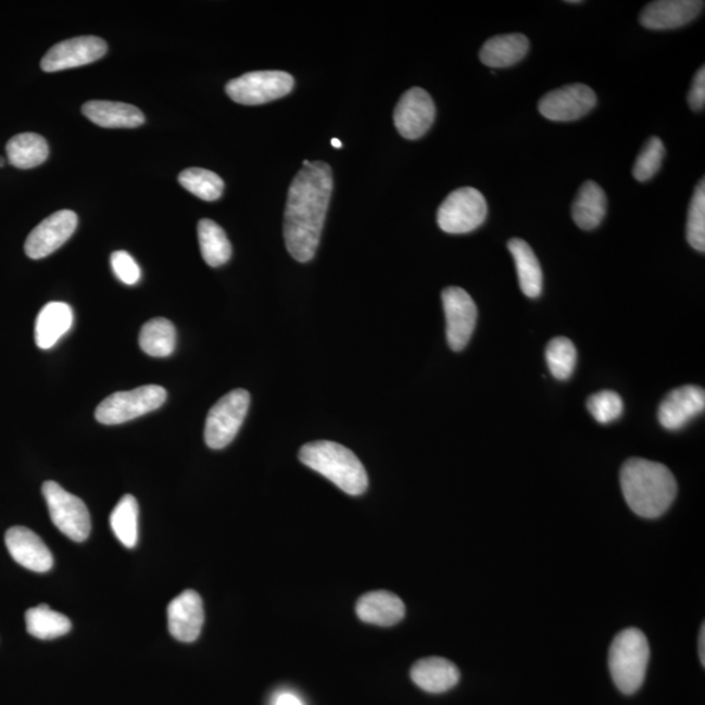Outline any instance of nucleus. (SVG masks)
<instances>
[{
	"label": "nucleus",
	"mask_w": 705,
	"mask_h": 705,
	"mask_svg": "<svg viewBox=\"0 0 705 705\" xmlns=\"http://www.w3.org/2000/svg\"><path fill=\"white\" fill-rule=\"evenodd\" d=\"M333 190L332 171L323 161H303L288 193L284 237L297 262L312 261L318 250Z\"/></svg>",
	"instance_id": "obj_1"
},
{
	"label": "nucleus",
	"mask_w": 705,
	"mask_h": 705,
	"mask_svg": "<svg viewBox=\"0 0 705 705\" xmlns=\"http://www.w3.org/2000/svg\"><path fill=\"white\" fill-rule=\"evenodd\" d=\"M620 488L629 507L644 519L663 516L678 493L676 477L668 467L640 457L624 464Z\"/></svg>",
	"instance_id": "obj_2"
},
{
	"label": "nucleus",
	"mask_w": 705,
	"mask_h": 705,
	"mask_svg": "<svg viewBox=\"0 0 705 705\" xmlns=\"http://www.w3.org/2000/svg\"><path fill=\"white\" fill-rule=\"evenodd\" d=\"M300 461L349 495L364 494L368 488L364 464L351 450L339 443L329 441L307 443L300 451Z\"/></svg>",
	"instance_id": "obj_3"
},
{
	"label": "nucleus",
	"mask_w": 705,
	"mask_h": 705,
	"mask_svg": "<svg viewBox=\"0 0 705 705\" xmlns=\"http://www.w3.org/2000/svg\"><path fill=\"white\" fill-rule=\"evenodd\" d=\"M651 650L643 631L626 629L614 638L609 650V669L614 683L625 695L642 688L649 669Z\"/></svg>",
	"instance_id": "obj_4"
},
{
	"label": "nucleus",
	"mask_w": 705,
	"mask_h": 705,
	"mask_svg": "<svg viewBox=\"0 0 705 705\" xmlns=\"http://www.w3.org/2000/svg\"><path fill=\"white\" fill-rule=\"evenodd\" d=\"M167 398L164 387L148 385L133 391L115 392L97 406L96 419L102 425H121L144 416L163 406Z\"/></svg>",
	"instance_id": "obj_5"
},
{
	"label": "nucleus",
	"mask_w": 705,
	"mask_h": 705,
	"mask_svg": "<svg viewBox=\"0 0 705 705\" xmlns=\"http://www.w3.org/2000/svg\"><path fill=\"white\" fill-rule=\"evenodd\" d=\"M488 217V203L482 193L471 187L451 192L439 206V228L449 235H465L480 228Z\"/></svg>",
	"instance_id": "obj_6"
},
{
	"label": "nucleus",
	"mask_w": 705,
	"mask_h": 705,
	"mask_svg": "<svg viewBox=\"0 0 705 705\" xmlns=\"http://www.w3.org/2000/svg\"><path fill=\"white\" fill-rule=\"evenodd\" d=\"M250 393L235 390L219 399L205 420L204 439L212 450H222L232 442L248 416Z\"/></svg>",
	"instance_id": "obj_7"
},
{
	"label": "nucleus",
	"mask_w": 705,
	"mask_h": 705,
	"mask_svg": "<svg viewBox=\"0 0 705 705\" xmlns=\"http://www.w3.org/2000/svg\"><path fill=\"white\" fill-rule=\"evenodd\" d=\"M293 87V76L284 71H255L230 80L226 95L241 105H263L286 97Z\"/></svg>",
	"instance_id": "obj_8"
},
{
	"label": "nucleus",
	"mask_w": 705,
	"mask_h": 705,
	"mask_svg": "<svg viewBox=\"0 0 705 705\" xmlns=\"http://www.w3.org/2000/svg\"><path fill=\"white\" fill-rule=\"evenodd\" d=\"M42 493L54 526L75 542L86 541L92 528L86 503L54 481L45 482Z\"/></svg>",
	"instance_id": "obj_9"
},
{
	"label": "nucleus",
	"mask_w": 705,
	"mask_h": 705,
	"mask_svg": "<svg viewBox=\"0 0 705 705\" xmlns=\"http://www.w3.org/2000/svg\"><path fill=\"white\" fill-rule=\"evenodd\" d=\"M436 103L425 89L414 87L401 96L394 108V127L403 138L417 140L429 131L436 121Z\"/></svg>",
	"instance_id": "obj_10"
},
{
	"label": "nucleus",
	"mask_w": 705,
	"mask_h": 705,
	"mask_svg": "<svg viewBox=\"0 0 705 705\" xmlns=\"http://www.w3.org/2000/svg\"><path fill=\"white\" fill-rule=\"evenodd\" d=\"M442 302L448 322V341L454 352H462L469 344L477 325V306L464 289L445 288Z\"/></svg>",
	"instance_id": "obj_11"
},
{
	"label": "nucleus",
	"mask_w": 705,
	"mask_h": 705,
	"mask_svg": "<svg viewBox=\"0 0 705 705\" xmlns=\"http://www.w3.org/2000/svg\"><path fill=\"white\" fill-rule=\"evenodd\" d=\"M597 105L596 93L584 84H571L543 96L540 113L549 121L572 122L583 118Z\"/></svg>",
	"instance_id": "obj_12"
},
{
	"label": "nucleus",
	"mask_w": 705,
	"mask_h": 705,
	"mask_svg": "<svg viewBox=\"0 0 705 705\" xmlns=\"http://www.w3.org/2000/svg\"><path fill=\"white\" fill-rule=\"evenodd\" d=\"M108 53V45L100 37L83 36L71 38L51 48L42 58L45 73H58L70 68L87 66L101 60Z\"/></svg>",
	"instance_id": "obj_13"
},
{
	"label": "nucleus",
	"mask_w": 705,
	"mask_h": 705,
	"mask_svg": "<svg viewBox=\"0 0 705 705\" xmlns=\"http://www.w3.org/2000/svg\"><path fill=\"white\" fill-rule=\"evenodd\" d=\"M77 228L73 211H60L37 225L25 241L24 250L30 259L47 257L68 241Z\"/></svg>",
	"instance_id": "obj_14"
},
{
	"label": "nucleus",
	"mask_w": 705,
	"mask_h": 705,
	"mask_svg": "<svg viewBox=\"0 0 705 705\" xmlns=\"http://www.w3.org/2000/svg\"><path fill=\"white\" fill-rule=\"evenodd\" d=\"M705 410L702 387L684 386L668 393L658 407V420L666 430L677 431L688 426Z\"/></svg>",
	"instance_id": "obj_15"
},
{
	"label": "nucleus",
	"mask_w": 705,
	"mask_h": 705,
	"mask_svg": "<svg viewBox=\"0 0 705 705\" xmlns=\"http://www.w3.org/2000/svg\"><path fill=\"white\" fill-rule=\"evenodd\" d=\"M703 9L701 0H657L645 5L640 24L651 30L677 29L695 21Z\"/></svg>",
	"instance_id": "obj_16"
},
{
	"label": "nucleus",
	"mask_w": 705,
	"mask_h": 705,
	"mask_svg": "<svg viewBox=\"0 0 705 705\" xmlns=\"http://www.w3.org/2000/svg\"><path fill=\"white\" fill-rule=\"evenodd\" d=\"M169 631L184 643H192L199 638L204 625L203 600L196 591H185L174 599L167 607Z\"/></svg>",
	"instance_id": "obj_17"
},
{
	"label": "nucleus",
	"mask_w": 705,
	"mask_h": 705,
	"mask_svg": "<svg viewBox=\"0 0 705 705\" xmlns=\"http://www.w3.org/2000/svg\"><path fill=\"white\" fill-rule=\"evenodd\" d=\"M5 546L18 565L34 572H48L53 567V555L40 536L25 527H14L5 533Z\"/></svg>",
	"instance_id": "obj_18"
},
{
	"label": "nucleus",
	"mask_w": 705,
	"mask_h": 705,
	"mask_svg": "<svg viewBox=\"0 0 705 705\" xmlns=\"http://www.w3.org/2000/svg\"><path fill=\"white\" fill-rule=\"evenodd\" d=\"M411 678L420 690L430 694H443L461 681V671L449 659L426 657L413 665Z\"/></svg>",
	"instance_id": "obj_19"
},
{
	"label": "nucleus",
	"mask_w": 705,
	"mask_h": 705,
	"mask_svg": "<svg viewBox=\"0 0 705 705\" xmlns=\"http://www.w3.org/2000/svg\"><path fill=\"white\" fill-rule=\"evenodd\" d=\"M355 612L362 622L391 627L405 617V605L398 594L387 591L368 592L357 601Z\"/></svg>",
	"instance_id": "obj_20"
},
{
	"label": "nucleus",
	"mask_w": 705,
	"mask_h": 705,
	"mask_svg": "<svg viewBox=\"0 0 705 705\" xmlns=\"http://www.w3.org/2000/svg\"><path fill=\"white\" fill-rule=\"evenodd\" d=\"M81 110L90 122L103 128H136L146 121L141 110L123 102L89 101Z\"/></svg>",
	"instance_id": "obj_21"
},
{
	"label": "nucleus",
	"mask_w": 705,
	"mask_h": 705,
	"mask_svg": "<svg viewBox=\"0 0 705 705\" xmlns=\"http://www.w3.org/2000/svg\"><path fill=\"white\" fill-rule=\"evenodd\" d=\"M74 313L67 303L50 302L43 306L36 319L35 339L38 348L48 351L73 326Z\"/></svg>",
	"instance_id": "obj_22"
},
{
	"label": "nucleus",
	"mask_w": 705,
	"mask_h": 705,
	"mask_svg": "<svg viewBox=\"0 0 705 705\" xmlns=\"http://www.w3.org/2000/svg\"><path fill=\"white\" fill-rule=\"evenodd\" d=\"M529 51L528 38L520 34L490 38L480 51V60L491 68H507L524 60Z\"/></svg>",
	"instance_id": "obj_23"
},
{
	"label": "nucleus",
	"mask_w": 705,
	"mask_h": 705,
	"mask_svg": "<svg viewBox=\"0 0 705 705\" xmlns=\"http://www.w3.org/2000/svg\"><path fill=\"white\" fill-rule=\"evenodd\" d=\"M607 210L606 193L596 182L588 180L580 187L572 204L575 224L583 230H593L604 222Z\"/></svg>",
	"instance_id": "obj_24"
},
{
	"label": "nucleus",
	"mask_w": 705,
	"mask_h": 705,
	"mask_svg": "<svg viewBox=\"0 0 705 705\" xmlns=\"http://www.w3.org/2000/svg\"><path fill=\"white\" fill-rule=\"evenodd\" d=\"M508 250L516 264L521 292L529 299H537L542 293L543 275L534 251L520 238L511 239Z\"/></svg>",
	"instance_id": "obj_25"
},
{
	"label": "nucleus",
	"mask_w": 705,
	"mask_h": 705,
	"mask_svg": "<svg viewBox=\"0 0 705 705\" xmlns=\"http://www.w3.org/2000/svg\"><path fill=\"white\" fill-rule=\"evenodd\" d=\"M8 159L12 166L17 169H34L40 166L49 158L48 141L41 135L24 133L14 136L9 141Z\"/></svg>",
	"instance_id": "obj_26"
},
{
	"label": "nucleus",
	"mask_w": 705,
	"mask_h": 705,
	"mask_svg": "<svg viewBox=\"0 0 705 705\" xmlns=\"http://www.w3.org/2000/svg\"><path fill=\"white\" fill-rule=\"evenodd\" d=\"M200 251L210 267H222L231 257V243L222 226L212 219H200L198 225Z\"/></svg>",
	"instance_id": "obj_27"
},
{
	"label": "nucleus",
	"mask_w": 705,
	"mask_h": 705,
	"mask_svg": "<svg viewBox=\"0 0 705 705\" xmlns=\"http://www.w3.org/2000/svg\"><path fill=\"white\" fill-rule=\"evenodd\" d=\"M177 332L171 320L156 318L141 328L139 345L151 357H169L176 349Z\"/></svg>",
	"instance_id": "obj_28"
},
{
	"label": "nucleus",
	"mask_w": 705,
	"mask_h": 705,
	"mask_svg": "<svg viewBox=\"0 0 705 705\" xmlns=\"http://www.w3.org/2000/svg\"><path fill=\"white\" fill-rule=\"evenodd\" d=\"M139 504L134 495H125L116 504L110 515V527H112L116 539L122 545L133 549L138 543L139 537Z\"/></svg>",
	"instance_id": "obj_29"
},
{
	"label": "nucleus",
	"mask_w": 705,
	"mask_h": 705,
	"mask_svg": "<svg viewBox=\"0 0 705 705\" xmlns=\"http://www.w3.org/2000/svg\"><path fill=\"white\" fill-rule=\"evenodd\" d=\"M25 624L30 635L41 640L60 638L71 630V620L49 605L32 607L25 613Z\"/></svg>",
	"instance_id": "obj_30"
},
{
	"label": "nucleus",
	"mask_w": 705,
	"mask_h": 705,
	"mask_svg": "<svg viewBox=\"0 0 705 705\" xmlns=\"http://www.w3.org/2000/svg\"><path fill=\"white\" fill-rule=\"evenodd\" d=\"M180 186L204 202H216L224 192V180L216 173L191 167L179 174Z\"/></svg>",
	"instance_id": "obj_31"
},
{
	"label": "nucleus",
	"mask_w": 705,
	"mask_h": 705,
	"mask_svg": "<svg viewBox=\"0 0 705 705\" xmlns=\"http://www.w3.org/2000/svg\"><path fill=\"white\" fill-rule=\"evenodd\" d=\"M578 352L570 339L556 338L549 342L546 362L550 373L558 380H567L577 367Z\"/></svg>",
	"instance_id": "obj_32"
},
{
	"label": "nucleus",
	"mask_w": 705,
	"mask_h": 705,
	"mask_svg": "<svg viewBox=\"0 0 705 705\" xmlns=\"http://www.w3.org/2000/svg\"><path fill=\"white\" fill-rule=\"evenodd\" d=\"M688 242L696 251H705V182L696 186L688 218Z\"/></svg>",
	"instance_id": "obj_33"
},
{
	"label": "nucleus",
	"mask_w": 705,
	"mask_h": 705,
	"mask_svg": "<svg viewBox=\"0 0 705 705\" xmlns=\"http://www.w3.org/2000/svg\"><path fill=\"white\" fill-rule=\"evenodd\" d=\"M665 147L663 140L653 136L646 141L642 152H640L635 165H633V178L639 182H646L656 176L662 167L665 158Z\"/></svg>",
	"instance_id": "obj_34"
},
{
	"label": "nucleus",
	"mask_w": 705,
	"mask_h": 705,
	"mask_svg": "<svg viewBox=\"0 0 705 705\" xmlns=\"http://www.w3.org/2000/svg\"><path fill=\"white\" fill-rule=\"evenodd\" d=\"M588 411L601 425H609L624 414V400L617 392L601 391L587 401Z\"/></svg>",
	"instance_id": "obj_35"
},
{
	"label": "nucleus",
	"mask_w": 705,
	"mask_h": 705,
	"mask_svg": "<svg viewBox=\"0 0 705 705\" xmlns=\"http://www.w3.org/2000/svg\"><path fill=\"white\" fill-rule=\"evenodd\" d=\"M112 268L118 280L126 286H135L140 280L141 272L138 263L126 251H115L110 257Z\"/></svg>",
	"instance_id": "obj_36"
},
{
	"label": "nucleus",
	"mask_w": 705,
	"mask_h": 705,
	"mask_svg": "<svg viewBox=\"0 0 705 705\" xmlns=\"http://www.w3.org/2000/svg\"><path fill=\"white\" fill-rule=\"evenodd\" d=\"M689 105L695 112H702L705 106V70L704 66L697 70V73L692 81L689 93Z\"/></svg>",
	"instance_id": "obj_37"
},
{
	"label": "nucleus",
	"mask_w": 705,
	"mask_h": 705,
	"mask_svg": "<svg viewBox=\"0 0 705 705\" xmlns=\"http://www.w3.org/2000/svg\"><path fill=\"white\" fill-rule=\"evenodd\" d=\"M276 705H303L299 697L293 694H282L277 698Z\"/></svg>",
	"instance_id": "obj_38"
},
{
	"label": "nucleus",
	"mask_w": 705,
	"mask_h": 705,
	"mask_svg": "<svg viewBox=\"0 0 705 705\" xmlns=\"http://www.w3.org/2000/svg\"><path fill=\"white\" fill-rule=\"evenodd\" d=\"M698 657L702 665L705 666V625H702L701 635H698Z\"/></svg>",
	"instance_id": "obj_39"
},
{
	"label": "nucleus",
	"mask_w": 705,
	"mask_h": 705,
	"mask_svg": "<svg viewBox=\"0 0 705 705\" xmlns=\"http://www.w3.org/2000/svg\"><path fill=\"white\" fill-rule=\"evenodd\" d=\"M331 146L335 147V148H338V150H340V148H342V143H341V141L339 139H332L331 140Z\"/></svg>",
	"instance_id": "obj_40"
},
{
	"label": "nucleus",
	"mask_w": 705,
	"mask_h": 705,
	"mask_svg": "<svg viewBox=\"0 0 705 705\" xmlns=\"http://www.w3.org/2000/svg\"><path fill=\"white\" fill-rule=\"evenodd\" d=\"M566 3L579 4V3H581V2H580V0H567Z\"/></svg>",
	"instance_id": "obj_41"
},
{
	"label": "nucleus",
	"mask_w": 705,
	"mask_h": 705,
	"mask_svg": "<svg viewBox=\"0 0 705 705\" xmlns=\"http://www.w3.org/2000/svg\"><path fill=\"white\" fill-rule=\"evenodd\" d=\"M4 164H5V161H4V159H3V158H0V167H3V166H4Z\"/></svg>",
	"instance_id": "obj_42"
}]
</instances>
